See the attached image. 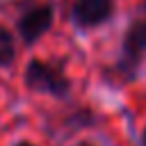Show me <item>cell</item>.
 <instances>
[{
	"label": "cell",
	"mask_w": 146,
	"mask_h": 146,
	"mask_svg": "<svg viewBox=\"0 0 146 146\" xmlns=\"http://www.w3.org/2000/svg\"><path fill=\"white\" fill-rule=\"evenodd\" d=\"M25 82L30 89L41 91V94H50L57 98H64L68 94V80L62 73V68L50 66L41 59H32L25 68Z\"/></svg>",
	"instance_id": "6da1fadb"
},
{
	"label": "cell",
	"mask_w": 146,
	"mask_h": 146,
	"mask_svg": "<svg viewBox=\"0 0 146 146\" xmlns=\"http://www.w3.org/2000/svg\"><path fill=\"white\" fill-rule=\"evenodd\" d=\"M16 146H34V144H30V141H21V144H16Z\"/></svg>",
	"instance_id": "8992f818"
},
{
	"label": "cell",
	"mask_w": 146,
	"mask_h": 146,
	"mask_svg": "<svg viewBox=\"0 0 146 146\" xmlns=\"http://www.w3.org/2000/svg\"><path fill=\"white\" fill-rule=\"evenodd\" d=\"M52 23V9L50 5H39V7H32L30 11H25L18 21V34L23 36L25 43H34L41 34L48 32Z\"/></svg>",
	"instance_id": "3957f363"
},
{
	"label": "cell",
	"mask_w": 146,
	"mask_h": 146,
	"mask_svg": "<svg viewBox=\"0 0 146 146\" xmlns=\"http://www.w3.org/2000/svg\"><path fill=\"white\" fill-rule=\"evenodd\" d=\"M16 48H14V36L7 27L0 25V66H9L14 62Z\"/></svg>",
	"instance_id": "5b68a950"
},
{
	"label": "cell",
	"mask_w": 146,
	"mask_h": 146,
	"mask_svg": "<svg viewBox=\"0 0 146 146\" xmlns=\"http://www.w3.org/2000/svg\"><path fill=\"white\" fill-rule=\"evenodd\" d=\"M146 55V18L135 21L123 36V62L128 66H137Z\"/></svg>",
	"instance_id": "277c9868"
},
{
	"label": "cell",
	"mask_w": 146,
	"mask_h": 146,
	"mask_svg": "<svg viewBox=\"0 0 146 146\" xmlns=\"http://www.w3.org/2000/svg\"><path fill=\"white\" fill-rule=\"evenodd\" d=\"M144 146H146V128H144Z\"/></svg>",
	"instance_id": "52a82bcc"
},
{
	"label": "cell",
	"mask_w": 146,
	"mask_h": 146,
	"mask_svg": "<svg viewBox=\"0 0 146 146\" xmlns=\"http://www.w3.org/2000/svg\"><path fill=\"white\" fill-rule=\"evenodd\" d=\"M114 11V0H73L71 21L78 27H96Z\"/></svg>",
	"instance_id": "7a4b0ae2"
},
{
	"label": "cell",
	"mask_w": 146,
	"mask_h": 146,
	"mask_svg": "<svg viewBox=\"0 0 146 146\" xmlns=\"http://www.w3.org/2000/svg\"><path fill=\"white\" fill-rule=\"evenodd\" d=\"M78 146H89V144H78Z\"/></svg>",
	"instance_id": "ba28073f"
}]
</instances>
